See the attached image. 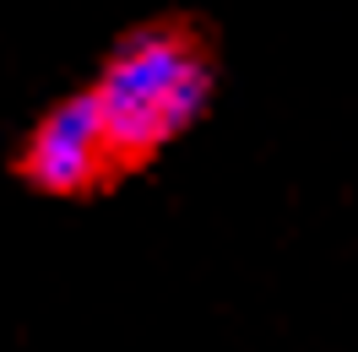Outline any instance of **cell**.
Returning <instances> with one entry per match:
<instances>
[{
	"label": "cell",
	"mask_w": 358,
	"mask_h": 352,
	"mask_svg": "<svg viewBox=\"0 0 358 352\" xmlns=\"http://www.w3.org/2000/svg\"><path fill=\"white\" fill-rule=\"evenodd\" d=\"M92 98L103 109L120 163H141L196 125V114L212 98V71L190 33L141 27L109 54Z\"/></svg>",
	"instance_id": "obj_1"
},
{
	"label": "cell",
	"mask_w": 358,
	"mask_h": 352,
	"mask_svg": "<svg viewBox=\"0 0 358 352\" xmlns=\"http://www.w3.org/2000/svg\"><path fill=\"white\" fill-rule=\"evenodd\" d=\"M114 168H120V152H114L103 109L92 92L55 103L22 147V179L44 196H82Z\"/></svg>",
	"instance_id": "obj_2"
}]
</instances>
